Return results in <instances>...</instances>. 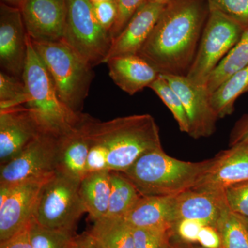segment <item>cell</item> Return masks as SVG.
Segmentation results:
<instances>
[{
	"label": "cell",
	"instance_id": "30bf717a",
	"mask_svg": "<svg viewBox=\"0 0 248 248\" xmlns=\"http://www.w3.org/2000/svg\"><path fill=\"white\" fill-rule=\"evenodd\" d=\"M50 177L14 185L0 184V243L30 226L41 194Z\"/></svg>",
	"mask_w": 248,
	"mask_h": 248
},
{
	"label": "cell",
	"instance_id": "ba28073f",
	"mask_svg": "<svg viewBox=\"0 0 248 248\" xmlns=\"http://www.w3.org/2000/svg\"><path fill=\"white\" fill-rule=\"evenodd\" d=\"M244 31L219 11L210 9L197 55L186 77L195 84L205 86L214 70L238 43Z\"/></svg>",
	"mask_w": 248,
	"mask_h": 248
},
{
	"label": "cell",
	"instance_id": "2e32d148",
	"mask_svg": "<svg viewBox=\"0 0 248 248\" xmlns=\"http://www.w3.org/2000/svg\"><path fill=\"white\" fill-rule=\"evenodd\" d=\"M86 118V114H82L78 124L60 135L58 140L57 172L79 182L87 174L86 164L91 146Z\"/></svg>",
	"mask_w": 248,
	"mask_h": 248
},
{
	"label": "cell",
	"instance_id": "5b68a950",
	"mask_svg": "<svg viewBox=\"0 0 248 248\" xmlns=\"http://www.w3.org/2000/svg\"><path fill=\"white\" fill-rule=\"evenodd\" d=\"M31 42L51 77L61 102L73 112H81L94 78L93 67L63 40Z\"/></svg>",
	"mask_w": 248,
	"mask_h": 248
},
{
	"label": "cell",
	"instance_id": "44dd1931",
	"mask_svg": "<svg viewBox=\"0 0 248 248\" xmlns=\"http://www.w3.org/2000/svg\"><path fill=\"white\" fill-rule=\"evenodd\" d=\"M111 190L110 170L89 173L80 182L85 210L93 221L107 217Z\"/></svg>",
	"mask_w": 248,
	"mask_h": 248
},
{
	"label": "cell",
	"instance_id": "ee69618b",
	"mask_svg": "<svg viewBox=\"0 0 248 248\" xmlns=\"http://www.w3.org/2000/svg\"><path fill=\"white\" fill-rule=\"evenodd\" d=\"M91 4H96L99 3L105 2V1H115V0H89Z\"/></svg>",
	"mask_w": 248,
	"mask_h": 248
},
{
	"label": "cell",
	"instance_id": "4fadbf2b",
	"mask_svg": "<svg viewBox=\"0 0 248 248\" xmlns=\"http://www.w3.org/2000/svg\"><path fill=\"white\" fill-rule=\"evenodd\" d=\"M21 11L31 40L39 42L63 40L66 0H27Z\"/></svg>",
	"mask_w": 248,
	"mask_h": 248
},
{
	"label": "cell",
	"instance_id": "5bb4252c",
	"mask_svg": "<svg viewBox=\"0 0 248 248\" xmlns=\"http://www.w3.org/2000/svg\"><path fill=\"white\" fill-rule=\"evenodd\" d=\"M248 181V143H243L217 154L213 166L190 190L221 192Z\"/></svg>",
	"mask_w": 248,
	"mask_h": 248
},
{
	"label": "cell",
	"instance_id": "ab89813d",
	"mask_svg": "<svg viewBox=\"0 0 248 248\" xmlns=\"http://www.w3.org/2000/svg\"><path fill=\"white\" fill-rule=\"evenodd\" d=\"M71 248H98L89 232L76 235Z\"/></svg>",
	"mask_w": 248,
	"mask_h": 248
},
{
	"label": "cell",
	"instance_id": "603a6c76",
	"mask_svg": "<svg viewBox=\"0 0 248 248\" xmlns=\"http://www.w3.org/2000/svg\"><path fill=\"white\" fill-rule=\"evenodd\" d=\"M248 66V29L244 31L238 43L227 54L214 70L205 88L211 95L226 80Z\"/></svg>",
	"mask_w": 248,
	"mask_h": 248
},
{
	"label": "cell",
	"instance_id": "83f0119b",
	"mask_svg": "<svg viewBox=\"0 0 248 248\" xmlns=\"http://www.w3.org/2000/svg\"><path fill=\"white\" fill-rule=\"evenodd\" d=\"M149 88L154 91L172 112L181 131L189 134L190 125L184 105L180 97L169 83L159 75V78L150 85Z\"/></svg>",
	"mask_w": 248,
	"mask_h": 248
},
{
	"label": "cell",
	"instance_id": "6da1fadb",
	"mask_svg": "<svg viewBox=\"0 0 248 248\" xmlns=\"http://www.w3.org/2000/svg\"><path fill=\"white\" fill-rule=\"evenodd\" d=\"M210 11L208 0H170L138 55L160 75L187 76Z\"/></svg>",
	"mask_w": 248,
	"mask_h": 248
},
{
	"label": "cell",
	"instance_id": "e575fe53",
	"mask_svg": "<svg viewBox=\"0 0 248 248\" xmlns=\"http://www.w3.org/2000/svg\"><path fill=\"white\" fill-rule=\"evenodd\" d=\"M90 141L91 146L86 164L87 174L108 170L107 150L102 145L92 141L91 139Z\"/></svg>",
	"mask_w": 248,
	"mask_h": 248
},
{
	"label": "cell",
	"instance_id": "4316f807",
	"mask_svg": "<svg viewBox=\"0 0 248 248\" xmlns=\"http://www.w3.org/2000/svg\"><path fill=\"white\" fill-rule=\"evenodd\" d=\"M72 230L50 229L36 223L29 226V238L32 248H71L75 236Z\"/></svg>",
	"mask_w": 248,
	"mask_h": 248
},
{
	"label": "cell",
	"instance_id": "f35d334b",
	"mask_svg": "<svg viewBox=\"0 0 248 248\" xmlns=\"http://www.w3.org/2000/svg\"><path fill=\"white\" fill-rule=\"evenodd\" d=\"M0 248H32L29 238V226L7 241L0 243Z\"/></svg>",
	"mask_w": 248,
	"mask_h": 248
},
{
	"label": "cell",
	"instance_id": "ffe728a7",
	"mask_svg": "<svg viewBox=\"0 0 248 248\" xmlns=\"http://www.w3.org/2000/svg\"><path fill=\"white\" fill-rule=\"evenodd\" d=\"M176 196H143L124 217L133 228H171L176 221Z\"/></svg>",
	"mask_w": 248,
	"mask_h": 248
},
{
	"label": "cell",
	"instance_id": "4dcf8cb0",
	"mask_svg": "<svg viewBox=\"0 0 248 248\" xmlns=\"http://www.w3.org/2000/svg\"><path fill=\"white\" fill-rule=\"evenodd\" d=\"M210 9L216 10L248 29V0H208Z\"/></svg>",
	"mask_w": 248,
	"mask_h": 248
},
{
	"label": "cell",
	"instance_id": "484cf974",
	"mask_svg": "<svg viewBox=\"0 0 248 248\" xmlns=\"http://www.w3.org/2000/svg\"><path fill=\"white\" fill-rule=\"evenodd\" d=\"M222 248H248V230L239 215L228 208L217 223Z\"/></svg>",
	"mask_w": 248,
	"mask_h": 248
},
{
	"label": "cell",
	"instance_id": "1f68e13d",
	"mask_svg": "<svg viewBox=\"0 0 248 248\" xmlns=\"http://www.w3.org/2000/svg\"><path fill=\"white\" fill-rule=\"evenodd\" d=\"M224 195L231 211L248 217V181L229 186L224 190Z\"/></svg>",
	"mask_w": 248,
	"mask_h": 248
},
{
	"label": "cell",
	"instance_id": "e0dca14e",
	"mask_svg": "<svg viewBox=\"0 0 248 248\" xmlns=\"http://www.w3.org/2000/svg\"><path fill=\"white\" fill-rule=\"evenodd\" d=\"M165 5L145 1L123 31L112 41L105 63L113 57L138 55L151 35Z\"/></svg>",
	"mask_w": 248,
	"mask_h": 248
},
{
	"label": "cell",
	"instance_id": "8fae6325",
	"mask_svg": "<svg viewBox=\"0 0 248 248\" xmlns=\"http://www.w3.org/2000/svg\"><path fill=\"white\" fill-rule=\"evenodd\" d=\"M182 100L190 125L188 135L198 140L209 138L216 130L218 116L211 103L205 86L192 82L186 76L161 75Z\"/></svg>",
	"mask_w": 248,
	"mask_h": 248
},
{
	"label": "cell",
	"instance_id": "836d02e7",
	"mask_svg": "<svg viewBox=\"0 0 248 248\" xmlns=\"http://www.w3.org/2000/svg\"><path fill=\"white\" fill-rule=\"evenodd\" d=\"M204 225L195 220L178 219L173 224V236L186 244L197 245L199 234Z\"/></svg>",
	"mask_w": 248,
	"mask_h": 248
},
{
	"label": "cell",
	"instance_id": "8992f818",
	"mask_svg": "<svg viewBox=\"0 0 248 248\" xmlns=\"http://www.w3.org/2000/svg\"><path fill=\"white\" fill-rule=\"evenodd\" d=\"M63 41L94 67L105 63L112 45L108 31L98 22L89 0H66Z\"/></svg>",
	"mask_w": 248,
	"mask_h": 248
},
{
	"label": "cell",
	"instance_id": "d6986e66",
	"mask_svg": "<svg viewBox=\"0 0 248 248\" xmlns=\"http://www.w3.org/2000/svg\"><path fill=\"white\" fill-rule=\"evenodd\" d=\"M114 83L130 95L136 94L157 79L159 73L138 55H121L107 62Z\"/></svg>",
	"mask_w": 248,
	"mask_h": 248
},
{
	"label": "cell",
	"instance_id": "7bdbcfd3",
	"mask_svg": "<svg viewBox=\"0 0 248 248\" xmlns=\"http://www.w3.org/2000/svg\"><path fill=\"white\" fill-rule=\"evenodd\" d=\"M170 0H145L147 2L156 3V4H166Z\"/></svg>",
	"mask_w": 248,
	"mask_h": 248
},
{
	"label": "cell",
	"instance_id": "9c48e42d",
	"mask_svg": "<svg viewBox=\"0 0 248 248\" xmlns=\"http://www.w3.org/2000/svg\"><path fill=\"white\" fill-rule=\"evenodd\" d=\"M59 137L41 132L17 156L1 166L0 184L52 177L57 172Z\"/></svg>",
	"mask_w": 248,
	"mask_h": 248
},
{
	"label": "cell",
	"instance_id": "d590c367",
	"mask_svg": "<svg viewBox=\"0 0 248 248\" xmlns=\"http://www.w3.org/2000/svg\"><path fill=\"white\" fill-rule=\"evenodd\" d=\"M93 11L98 22L110 32L117 17V4L115 1H105L93 4Z\"/></svg>",
	"mask_w": 248,
	"mask_h": 248
},
{
	"label": "cell",
	"instance_id": "7a4b0ae2",
	"mask_svg": "<svg viewBox=\"0 0 248 248\" xmlns=\"http://www.w3.org/2000/svg\"><path fill=\"white\" fill-rule=\"evenodd\" d=\"M91 140L107 150L108 169L123 172L143 155L162 148L159 128L149 114L117 117L107 122L86 115Z\"/></svg>",
	"mask_w": 248,
	"mask_h": 248
},
{
	"label": "cell",
	"instance_id": "7c38bea8",
	"mask_svg": "<svg viewBox=\"0 0 248 248\" xmlns=\"http://www.w3.org/2000/svg\"><path fill=\"white\" fill-rule=\"evenodd\" d=\"M27 30L20 9L0 4V65L3 72L22 79L27 57Z\"/></svg>",
	"mask_w": 248,
	"mask_h": 248
},
{
	"label": "cell",
	"instance_id": "3957f363",
	"mask_svg": "<svg viewBox=\"0 0 248 248\" xmlns=\"http://www.w3.org/2000/svg\"><path fill=\"white\" fill-rule=\"evenodd\" d=\"M214 161L215 156L198 162L182 161L169 156L162 148L143 155L121 173L141 195L177 196L192 189Z\"/></svg>",
	"mask_w": 248,
	"mask_h": 248
},
{
	"label": "cell",
	"instance_id": "f6af8a7d",
	"mask_svg": "<svg viewBox=\"0 0 248 248\" xmlns=\"http://www.w3.org/2000/svg\"><path fill=\"white\" fill-rule=\"evenodd\" d=\"M239 217H241V219H242L243 222H244V224L246 225V228H247L248 230V217H245L242 216Z\"/></svg>",
	"mask_w": 248,
	"mask_h": 248
},
{
	"label": "cell",
	"instance_id": "d4e9b609",
	"mask_svg": "<svg viewBox=\"0 0 248 248\" xmlns=\"http://www.w3.org/2000/svg\"><path fill=\"white\" fill-rule=\"evenodd\" d=\"M111 190L107 217L124 218L141 198L133 183L122 173L110 171Z\"/></svg>",
	"mask_w": 248,
	"mask_h": 248
},
{
	"label": "cell",
	"instance_id": "cb8c5ba5",
	"mask_svg": "<svg viewBox=\"0 0 248 248\" xmlns=\"http://www.w3.org/2000/svg\"><path fill=\"white\" fill-rule=\"evenodd\" d=\"M248 92V66L233 75L210 95L212 107L218 118L231 115L238 98Z\"/></svg>",
	"mask_w": 248,
	"mask_h": 248
},
{
	"label": "cell",
	"instance_id": "74e56055",
	"mask_svg": "<svg viewBox=\"0 0 248 248\" xmlns=\"http://www.w3.org/2000/svg\"><path fill=\"white\" fill-rule=\"evenodd\" d=\"M248 143V114L243 115L235 123L229 137V146Z\"/></svg>",
	"mask_w": 248,
	"mask_h": 248
},
{
	"label": "cell",
	"instance_id": "9a60e30c",
	"mask_svg": "<svg viewBox=\"0 0 248 248\" xmlns=\"http://www.w3.org/2000/svg\"><path fill=\"white\" fill-rule=\"evenodd\" d=\"M42 131L24 106L0 110L1 166L17 156Z\"/></svg>",
	"mask_w": 248,
	"mask_h": 248
},
{
	"label": "cell",
	"instance_id": "b9f144b4",
	"mask_svg": "<svg viewBox=\"0 0 248 248\" xmlns=\"http://www.w3.org/2000/svg\"><path fill=\"white\" fill-rule=\"evenodd\" d=\"M27 1V0H1V3L21 10Z\"/></svg>",
	"mask_w": 248,
	"mask_h": 248
},
{
	"label": "cell",
	"instance_id": "ac0fdd59",
	"mask_svg": "<svg viewBox=\"0 0 248 248\" xmlns=\"http://www.w3.org/2000/svg\"><path fill=\"white\" fill-rule=\"evenodd\" d=\"M228 208L224 192L187 190L176 196V221L192 219L217 226Z\"/></svg>",
	"mask_w": 248,
	"mask_h": 248
},
{
	"label": "cell",
	"instance_id": "f546056e",
	"mask_svg": "<svg viewBox=\"0 0 248 248\" xmlns=\"http://www.w3.org/2000/svg\"><path fill=\"white\" fill-rule=\"evenodd\" d=\"M171 228H133L134 248H169Z\"/></svg>",
	"mask_w": 248,
	"mask_h": 248
},
{
	"label": "cell",
	"instance_id": "52a82bcc",
	"mask_svg": "<svg viewBox=\"0 0 248 248\" xmlns=\"http://www.w3.org/2000/svg\"><path fill=\"white\" fill-rule=\"evenodd\" d=\"M79 181L56 172L45 184L34 220L50 229L75 231L84 213L80 195Z\"/></svg>",
	"mask_w": 248,
	"mask_h": 248
},
{
	"label": "cell",
	"instance_id": "f1b7e54d",
	"mask_svg": "<svg viewBox=\"0 0 248 248\" xmlns=\"http://www.w3.org/2000/svg\"><path fill=\"white\" fill-rule=\"evenodd\" d=\"M27 101V91L23 79L1 71L0 110L26 106Z\"/></svg>",
	"mask_w": 248,
	"mask_h": 248
},
{
	"label": "cell",
	"instance_id": "60d3db41",
	"mask_svg": "<svg viewBox=\"0 0 248 248\" xmlns=\"http://www.w3.org/2000/svg\"><path fill=\"white\" fill-rule=\"evenodd\" d=\"M169 248H202L197 244H186V243L182 242L174 236H172L171 239L170 245Z\"/></svg>",
	"mask_w": 248,
	"mask_h": 248
},
{
	"label": "cell",
	"instance_id": "277c9868",
	"mask_svg": "<svg viewBox=\"0 0 248 248\" xmlns=\"http://www.w3.org/2000/svg\"><path fill=\"white\" fill-rule=\"evenodd\" d=\"M22 79L28 93L25 107L42 132L60 136L78 124L82 113L73 112L61 102L53 79L29 35Z\"/></svg>",
	"mask_w": 248,
	"mask_h": 248
},
{
	"label": "cell",
	"instance_id": "7402d4cb",
	"mask_svg": "<svg viewBox=\"0 0 248 248\" xmlns=\"http://www.w3.org/2000/svg\"><path fill=\"white\" fill-rule=\"evenodd\" d=\"M88 232L98 248H134L133 228L124 218L96 220Z\"/></svg>",
	"mask_w": 248,
	"mask_h": 248
},
{
	"label": "cell",
	"instance_id": "8d00e7d4",
	"mask_svg": "<svg viewBox=\"0 0 248 248\" xmlns=\"http://www.w3.org/2000/svg\"><path fill=\"white\" fill-rule=\"evenodd\" d=\"M197 245L202 248H222L221 236L217 226L204 225L199 234Z\"/></svg>",
	"mask_w": 248,
	"mask_h": 248
},
{
	"label": "cell",
	"instance_id": "d6a6232c",
	"mask_svg": "<svg viewBox=\"0 0 248 248\" xmlns=\"http://www.w3.org/2000/svg\"><path fill=\"white\" fill-rule=\"evenodd\" d=\"M144 2L145 0H116L117 17L110 31L112 41L123 31L134 15Z\"/></svg>",
	"mask_w": 248,
	"mask_h": 248
}]
</instances>
